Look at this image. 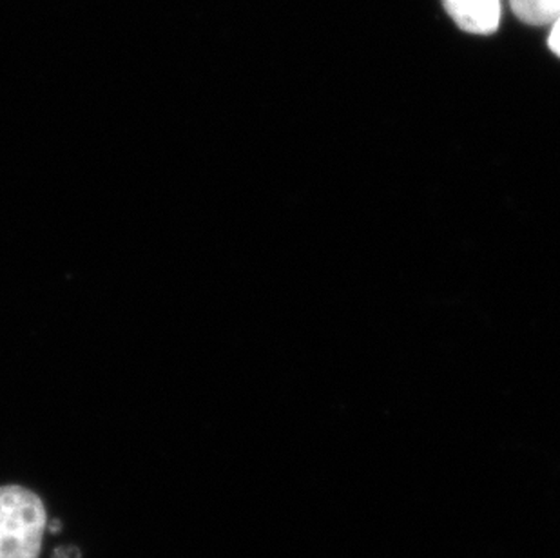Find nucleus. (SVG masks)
Instances as JSON below:
<instances>
[{
    "instance_id": "1",
    "label": "nucleus",
    "mask_w": 560,
    "mask_h": 558,
    "mask_svg": "<svg viewBox=\"0 0 560 558\" xmlns=\"http://www.w3.org/2000/svg\"><path fill=\"white\" fill-rule=\"evenodd\" d=\"M48 513L24 486H0V558H38Z\"/></svg>"
},
{
    "instance_id": "2",
    "label": "nucleus",
    "mask_w": 560,
    "mask_h": 558,
    "mask_svg": "<svg viewBox=\"0 0 560 558\" xmlns=\"http://www.w3.org/2000/svg\"><path fill=\"white\" fill-rule=\"evenodd\" d=\"M444 10L468 33L490 35L501 22V0H443Z\"/></svg>"
},
{
    "instance_id": "3",
    "label": "nucleus",
    "mask_w": 560,
    "mask_h": 558,
    "mask_svg": "<svg viewBox=\"0 0 560 558\" xmlns=\"http://www.w3.org/2000/svg\"><path fill=\"white\" fill-rule=\"evenodd\" d=\"M518 21L529 26H551L560 16V0H510Z\"/></svg>"
},
{
    "instance_id": "4",
    "label": "nucleus",
    "mask_w": 560,
    "mask_h": 558,
    "mask_svg": "<svg viewBox=\"0 0 560 558\" xmlns=\"http://www.w3.org/2000/svg\"><path fill=\"white\" fill-rule=\"evenodd\" d=\"M548 46L551 51L560 58V16L553 24H551L550 38H548Z\"/></svg>"
},
{
    "instance_id": "5",
    "label": "nucleus",
    "mask_w": 560,
    "mask_h": 558,
    "mask_svg": "<svg viewBox=\"0 0 560 558\" xmlns=\"http://www.w3.org/2000/svg\"><path fill=\"white\" fill-rule=\"evenodd\" d=\"M82 554H80L79 548H74V546H62V548L55 549L54 557L51 558H80Z\"/></svg>"
},
{
    "instance_id": "6",
    "label": "nucleus",
    "mask_w": 560,
    "mask_h": 558,
    "mask_svg": "<svg viewBox=\"0 0 560 558\" xmlns=\"http://www.w3.org/2000/svg\"><path fill=\"white\" fill-rule=\"evenodd\" d=\"M49 532L51 533H60V530H62V522L60 521H54L48 526Z\"/></svg>"
}]
</instances>
